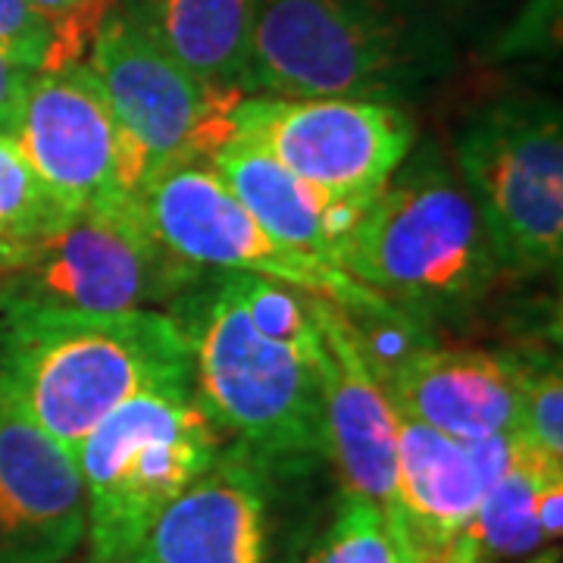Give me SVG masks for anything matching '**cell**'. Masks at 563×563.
<instances>
[{
	"instance_id": "cell-1",
	"label": "cell",
	"mask_w": 563,
	"mask_h": 563,
	"mask_svg": "<svg viewBox=\"0 0 563 563\" xmlns=\"http://www.w3.org/2000/svg\"><path fill=\"white\" fill-rule=\"evenodd\" d=\"M0 385L76 454L98 422L147 391L191 388V339L161 310L0 307Z\"/></svg>"
},
{
	"instance_id": "cell-2",
	"label": "cell",
	"mask_w": 563,
	"mask_h": 563,
	"mask_svg": "<svg viewBox=\"0 0 563 563\" xmlns=\"http://www.w3.org/2000/svg\"><path fill=\"white\" fill-rule=\"evenodd\" d=\"M342 273L404 317H461L504 276L461 173L435 147L398 166L363 210Z\"/></svg>"
},
{
	"instance_id": "cell-3",
	"label": "cell",
	"mask_w": 563,
	"mask_h": 563,
	"mask_svg": "<svg viewBox=\"0 0 563 563\" xmlns=\"http://www.w3.org/2000/svg\"><path fill=\"white\" fill-rule=\"evenodd\" d=\"M429 73L401 0H254L244 95L395 101Z\"/></svg>"
},
{
	"instance_id": "cell-4",
	"label": "cell",
	"mask_w": 563,
	"mask_h": 563,
	"mask_svg": "<svg viewBox=\"0 0 563 563\" xmlns=\"http://www.w3.org/2000/svg\"><path fill=\"white\" fill-rule=\"evenodd\" d=\"M225 442L195 388L147 391L110 410L76 448L88 563H129L147 529Z\"/></svg>"
},
{
	"instance_id": "cell-5",
	"label": "cell",
	"mask_w": 563,
	"mask_h": 563,
	"mask_svg": "<svg viewBox=\"0 0 563 563\" xmlns=\"http://www.w3.org/2000/svg\"><path fill=\"white\" fill-rule=\"evenodd\" d=\"M191 339V388L222 435L279 461L325 463L320 369L257 332L225 273Z\"/></svg>"
},
{
	"instance_id": "cell-6",
	"label": "cell",
	"mask_w": 563,
	"mask_h": 563,
	"mask_svg": "<svg viewBox=\"0 0 563 563\" xmlns=\"http://www.w3.org/2000/svg\"><path fill=\"white\" fill-rule=\"evenodd\" d=\"M313 466L222 442L129 563H301L303 479Z\"/></svg>"
},
{
	"instance_id": "cell-7",
	"label": "cell",
	"mask_w": 563,
	"mask_h": 563,
	"mask_svg": "<svg viewBox=\"0 0 563 563\" xmlns=\"http://www.w3.org/2000/svg\"><path fill=\"white\" fill-rule=\"evenodd\" d=\"M203 269L151 225L139 195L81 207L32 261L0 279V307L66 313L157 310L198 288Z\"/></svg>"
},
{
	"instance_id": "cell-8",
	"label": "cell",
	"mask_w": 563,
	"mask_h": 563,
	"mask_svg": "<svg viewBox=\"0 0 563 563\" xmlns=\"http://www.w3.org/2000/svg\"><path fill=\"white\" fill-rule=\"evenodd\" d=\"M457 173L504 276H542L563 257V129L554 103L501 101L454 141Z\"/></svg>"
},
{
	"instance_id": "cell-9",
	"label": "cell",
	"mask_w": 563,
	"mask_h": 563,
	"mask_svg": "<svg viewBox=\"0 0 563 563\" xmlns=\"http://www.w3.org/2000/svg\"><path fill=\"white\" fill-rule=\"evenodd\" d=\"M139 198L163 242L201 269L282 282L303 295L339 303L351 320H404L401 310L339 266L273 239L210 163L176 166L147 181Z\"/></svg>"
},
{
	"instance_id": "cell-10",
	"label": "cell",
	"mask_w": 563,
	"mask_h": 563,
	"mask_svg": "<svg viewBox=\"0 0 563 563\" xmlns=\"http://www.w3.org/2000/svg\"><path fill=\"white\" fill-rule=\"evenodd\" d=\"M88 66L139 154L144 185L185 163H207L232 135V107L242 91L198 79L120 7L101 22Z\"/></svg>"
},
{
	"instance_id": "cell-11",
	"label": "cell",
	"mask_w": 563,
	"mask_h": 563,
	"mask_svg": "<svg viewBox=\"0 0 563 563\" xmlns=\"http://www.w3.org/2000/svg\"><path fill=\"white\" fill-rule=\"evenodd\" d=\"M232 135L325 195L369 207L413 154L417 125L388 101L244 95L232 107Z\"/></svg>"
},
{
	"instance_id": "cell-12",
	"label": "cell",
	"mask_w": 563,
	"mask_h": 563,
	"mask_svg": "<svg viewBox=\"0 0 563 563\" xmlns=\"http://www.w3.org/2000/svg\"><path fill=\"white\" fill-rule=\"evenodd\" d=\"M10 141L76 213L144 188L139 154L85 60L32 76Z\"/></svg>"
},
{
	"instance_id": "cell-13",
	"label": "cell",
	"mask_w": 563,
	"mask_h": 563,
	"mask_svg": "<svg viewBox=\"0 0 563 563\" xmlns=\"http://www.w3.org/2000/svg\"><path fill=\"white\" fill-rule=\"evenodd\" d=\"M320 329V391L325 463L335 466L342 492L363 495L391 517L398 432L366 339L339 303L310 295Z\"/></svg>"
},
{
	"instance_id": "cell-14",
	"label": "cell",
	"mask_w": 563,
	"mask_h": 563,
	"mask_svg": "<svg viewBox=\"0 0 563 563\" xmlns=\"http://www.w3.org/2000/svg\"><path fill=\"white\" fill-rule=\"evenodd\" d=\"M85 542L76 454L0 385V563H66Z\"/></svg>"
},
{
	"instance_id": "cell-15",
	"label": "cell",
	"mask_w": 563,
	"mask_h": 563,
	"mask_svg": "<svg viewBox=\"0 0 563 563\" xmlns=\"http://www.w3.org/2000/svg\"><path fill=\"white\" fill-rule=\"evenodd\" d=\"M373 366L391 407L454 442L517 432L523 354L413 344L395 361Z\"/></svg>"
},
{
	"instance_id": "cell-16",
	"label": "cell",
	"mask_w": 563,
	"mask_h": 563,
	"mask_svg": "<svg viewBox=\"0 0 563 563\" xmlns=\"http://www.w3.org/2000/svg\"><path fill=\"white\" fill-rule=\"evenodd\" d=\"M395 410L398 461L395 504L388 523L401 539L410 563H451L476 507L483 501V476L470 444L410 420Z\"/></svg>"
},
{
	"instance_id": "cell-17",
	"label": "cell",
	"mask_w": 563,
	"mask_h": 563,
	"mask_svg": "<svg viewBox=\"0 0 563 563\" xmlns=\"http://www.w3.org/2000/svg\"><path fill=\"white\" fill-rule=\"evenodd\" d=\"M207 163L273 239L332 266L342 263L347 235L366 207L339 201L307 185L257 144L239 135L222 141Z\"/></svg>"
},
{
	"instance_id": "cell-18",
	"label": "cell",
	"mask_w": 563,
	"mask_h": 563,
	"mask_svg": "<svg viewBox=\"0 0 563 563\" xmlns=\"http://www.w3.org/2000/svg\"><path fill=\"white\" fill-rule=\"evenodd\" d=\"M117 7L198 79L242 91L254 0H120Z\"/></svg>"
},
{
	"instance_id": "cell-19",
	"label": "cell",
	"mask_w": 563,
	"mask_h": 563,
	"mask_svg": "<svg viewBox=\"0 0 563 563\" xmlns=\"http://www.w3.org/2000/svg\"><path fill=\"white\" fill-rule=\"evenodd\" d=\"M510 463L483 492L451 563L514 561L551 542L542 526V498L551 485L563 483V461H551L520 432H510Z\"/></svg>"
},
{
	"instance_id": "cell-20",
	"label": "cell",
	"mask_w": 563,
	"mask_h": 563,
	"mask_svg": "<svg viewBox=\"0 0 563 563\" xmlns=\"http://www.w3.org/2000/svg\"><path fill=\"white\" fill-rule=\"evenodd\" d=\"M73 217L76 210L0 135V279L32 261Z\"/></svg>"
},
{
	"instance_id": "cell-21",
	"label": "cell",
	"mask_w": 563,
	"mask_h": 563,
	"mask_svg": "<svg viewBox=\"0 0 563 563\" xmlns=\"http://www.w3.org/2000/svg\"><path fill=\"white\" fill-rule=\"evenodd\" d=\"M301 563H410L401 539L369 498L342 492L332 520Z\"/></svg>"
},
{
	"instance_id": "cell-22",
	"label": "cell",
	"mask_w": 563,
	"mask_h": 563,
	"mask_svg": "<svg viewBox=\"0 0 563 563\" xmlns=\"http://www.w3.org/2000/svg\"><path fill=\"white\" fill-rule=\"evenodd\" d=\"M517 432L551 461H563V379L558 357L523 354V391Z\"/></svg>"
},
{
	"instance_id": "cell-23",
	"label": "cell",
	"mask_w": 563,
	"mask_h": 563,
	"mask_svg": "<svg viewBox=\"0 0 563 563\" xmlns=\"http://www.w3.org/2000/svg\"><path fill=\"white\" fill-rule=\"evenodd\" d=\"M117 3L120 0H29V7L47 29V51L38 73L85 60L101 22Z\"/></svg>"
},
{
	"instance_id": "cell-24",
	"label": "cell",
	"mask_w": 563,
	"mask_h": 563,
	"mask_svg": "<svg viewBox=\"0 0 563 563\" xmlns=\"http://www.w3.org/2000/svg\"><path fill=\"white\" fill-rule=\"evenodd\" d=\"M47 51V29L29 0H0V54L38 73Z\"/></svg>"
},
{
	"instance_id": "cell-25",
	"label": "cell",
	"mask_w": 563,
	"mask_h": 563,
	"mask_svg": "<svg viewBox=\"0 0 563 563\" xmlns=\"http://www.w3.org/2000/svg\"><path fill=\"white\" fill-rule=\"evenodd\" d=\"M32 76H35V69H25L0 54V135L3 139H10L16 129V117H20L22 98H25Z\"/></svg>"
}]
</instances>
